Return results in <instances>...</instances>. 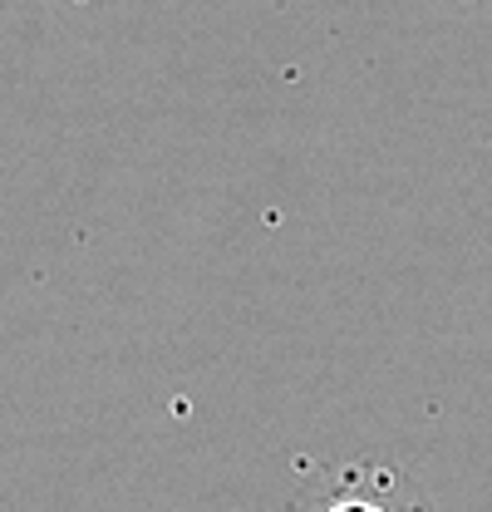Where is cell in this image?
<instances>
[{
	"mask_svg": "<svg viewBox=\"0 0 492 512\" xmlns=\"http://www.w3.org/2000/svg\"><path fill=\"white\" fill-rule=\"evenodd\" d=\"M301 512H399L389 498V483L374 478L365 468H350L340 483H330L315 503H306Z\"/></svg>",
	"mask_w": 492,
	"mask_h": 512,
	"instance_id": "1",
	"label": "cell"
}]
</instances>
